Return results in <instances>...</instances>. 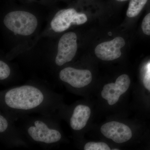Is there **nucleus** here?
<instances>
[{
	"label": "nucleus",
	"mask_w": 150,
	"mask_h": 150,
	"mask_svg": "<svg viewBox=\"0 0 150 150\" xmlns=\"http://www.w3.org/2000/svg\"><path fill=\"white\" fill-rule=\"evenodd\" d=\"M39 25L40 21L37 16L29 11H11L2 18L4 30L18 44L34 36L38 31Z\"/></svg>",
	"instance_id": "nucleus-1"
},
{
	"label": "nucleus",
	"mask_w": 150,
	"mask_h": 150,
	"mask_svg": "<svg viewBox=\"0 0 150 150\" xmlns=\"http://www.w3.org/2000/svg\"><path fill=\"white\" fill-rule=\"evenodd\" d=\"M44 96L39 89L25 85L12 88L4 96L6 105L13 109L29 110L36 108L43 102Z\"/></svg>",
	"instance_id": "nucleus-2"
},
{
	"label": "nucleus",
	"mask_w": 150,
	"mask_h": 150,
	"mask_svg": "<svg viewBox=\"0 0 150 150\" xmlns=\"http://www.w3.org/2000/svg\"><path fill=\"white\" fill-rule=\"evenodd\" d=\"M85 13L79 12L73 8L62 9L52 17L48 31L53 34H62L75 25L84 24L88 21Z\"/></svg>",
	"instance_id": "nucleus-3"
},
{
	"label": "nucleus",
	"mask_w": 150,
	"mask_h": 150,
	"mask_svg": "<svg viewBox=\"0 0 150 150\" xmlns=\"http://www.w3.org/2000/svg\"><path fill=\"white\" fill-rule=\"evenodd\" d=\"M56 46L54 62L56 66L61 67L71 62L77 51L78 37L75 32L66 31L62 33Z\"/></svg>",
	"instance_id": "nucleus-4"
},
{
	"label": "nucleus",
	"mask_w": 150,
	"mask_h": 150,
	"mask_svg": "<svg viewBox=\"0 0 150 150\" xmlns=\"http://www.w3.org/2000/svg\"><path fill=\"white\" fill-rule=\"evenodd\" d=\"M59 78L62 81L75 88H82L91 83L92 74L88 70L67 67L60 71Z\"/></svg>",
	"instance_id": "nucleus-5"
},
{
	"label": "nucleus",
	"mask_w": 150,
	"mask_h": 150,
	"mask_svg": "<svg viewBox=\"0 0 150 150\" xmlns=\"http://www.w3.org/2000/svg\"><path fill=\"white\" fill-rule=\"evenodd\" d=\"M130 83L129 76L121 75L117 78L115 83L105 85L101 92V96L107 100L108 104L113 105L118 102L121 95L128 90Z\"/></svg>",
	"instance_id": "nucleus-6"
},
{
	"label": "nucleus",
	"mask_w": 150,
	"mask_h": 150,
	"mask_svg": "<svg viewBox=\"0 0 150 150\" xmlns=\"http://www.w3.org/2000/svg\"><path fill=\"white\" fill-rule=\"evenodd\" d=\"M28 132L30 137L35 142L46 144L59 142L62 137L59 131L49 129L46 123L40 121H35L34 126H30L28 129Z\"/></svg>",
	"instance_id": "nucleus-7"
},
{
	"label": "nucleus",
	"mask_w": 150,
	"mask_h": 150,
	"mask_svg": "<svg viewBox=\"0 0 150 150\" xmlns=\"http://www.w3.org/2000/svg\"><path fill=\"white\" fill-rule=\"evenodd\" d=\"M125 44L123 38L117 37L98 45L95 49V54L98 58L103 61H113L121 57V49Z\"/></svg>",
	"instance_id": "nucleus-8"
},
{
	"label": "nucleus",
	"mask_w": 150,
	"mask_h": 150,
	"mask_svg": "<svg viewBox=\"0 0 150 150\" xmlns=\"http://www.w3.org/2000/svg\"><path fill=\"white\" fill-rule=\"evenodd\" d=\"M100 131L108 139L118 144L127 142L132 137V131L130 128L117 121H111L102 125Z\"/></svg>",
	"instance_id": "nucleus-9"
},
{
	"label": "nucleus",
	"mask_w": 150,
	"mask_h": 150,
	"mask_svg": "<svg viewBox=\"0 0 150 150\" xmlns=\"http://www.w3.org/2000/svg\"><path fill=\"white\" fill-rule=\"evenodd\" d=\"M91 114L90 108L87 105H79L74 109L70 118L71 128L75 131L83 129L88 121Z\"/></svg>",
	"instance_id": "nucleus-10"
},
{
	"label": "nucleus",
	"mask_w": 150,
	"mask_h": 150,
	"mask_svg": "<svg viewBox=\"0 0 150 150\" xmlns=\"http://www.w3.org/2000/svg\"><path fill=\"white\" fill-rule=\"evenodd\" d=\"M148 0H131L126 15L129 18L137 16L144 8Z\"/></svg>",
	"instance_id": "nucleus-11"
},
{
	"label": "nucleus",
	"mask_w": 150,
	"mask_h": 150,
	"mask_svg": "<svg viewBox=\"0 0 150 150\" xmlns=\"http://www.w3.org/2000/svg\"><path fill=\"white\" fill-rule=\"evenodd\" d=\"M85 150H110L109 146L103 142H90L86 143L84 147Z\"/></svg>",
	"instance_id": "nucleus-12"
},
{
	"label": "nucleus",
	"mask_w": 150,
	"mask_h": 150,
	"mask_svg": "<svg viewBox=\"0 0 150 150\" xmlns=\"http://www.w3.org/2000/svg\"><path fill=\"white\" fill-rule=\"evenodd\" d=\"M11 69L8 65L3 60L0 61V80H4L10 75Z\"/></svg>",
	"instance_id": "nucleus-13"
},
{
	"label": "nucleus",
	"mask_w": 150,
	"mask_h": 150,
	"mask_svg": "<svg viewBox=\"0 0 150 150\" xmlns=\"http://www.w3.org/2000/svg\"><path fill=\"white\" fill-rule=\"evenodd\" d=\"M143 84L145 88L150 92V62L147 64L145 67Z\"/></svg>",
	"instance_id": "nucleus-14"
},
{
	"label": "nucleus",
	"mask_w": 150,
	"mask_h": 150,
	"mask_svg": "<svg viewBox=\"0 0 150 150\" xmlns=\"http://www.w3.org/2000/svg\"><path fill=\"white\" fill-rule=\"evenodd\" d=\"M142 28L143 32L145 34L150 35V13L148 14L143 19Z\"/></svg>",
	"instance_id": "nucleus-15"
},
{
	"label": "nucleus",
	"mask_w": 150,
	"mask_h": 150,
	"mask_svg": "<svg viewBox=\"0 0 150 150\" xmlns=\"http://www.w3.org/2000/svg\"><path fill=\"white\" fill-rule=\"evenodd\" d=\"M8 126V122L6 119L2 115H0V132L1 133L5 131Z\"/></svg>",
	"instance_id": "nucleus-16"
},
{
	"label": "nucleus",
	"mask_w": 150,
	"mask_h": 150,
	"mask_svg": "<svg viewBox=\"0 0 150 150\" xmlns=\"http://www.w3.org/2000/svg\"><path fill=\"white\" fill-rule=\"evenodd\" d=\"M116 1L119 2H124L126 1H128V0H116Z\"/></svg>",
	"instance_id": "nucleus-17"
}]
</instances>
